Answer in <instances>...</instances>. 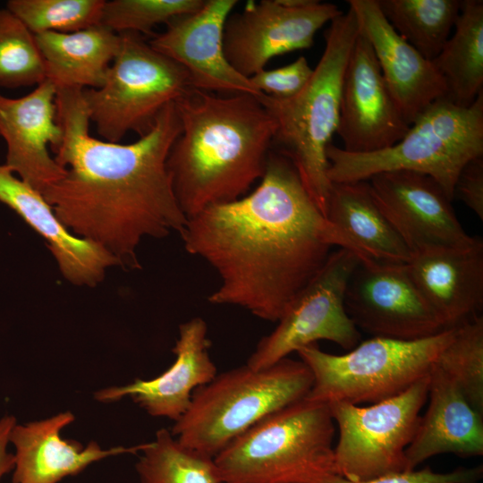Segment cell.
<instances>
[{"instance_id":"6da1fadb","label":"cell","mask_w":483,"mask_h":483,"mask_svg":"<svg viewBox=\"0 0 483 483\" xmlns=\"http://www.w3.org/2000/svg\"><path fill=\"white\" fill-rule=\"evenodd\" d=\"M181 237L220 277L211 303L239 306L271 322L320 271L333 246L350 250L279 151H270L251 193L187 218Z\"/></svg>"},{"instance_id":"7a4b0ae2","label":"cell","mask_w":483,"mask_h":483,"mask_svg":"<svg viewBox=\"0 0 483 483\" xmlns=\"http://www.w3.org/2000/svg\"><path fill=\"white\" fill-rule=\"evenodd\" d=\"M56 107L63 139L51 152L65 174L42 195L72 234L102 248L117 266L140 268L144 239L181 235L187 224L166 165L181 132L174 102L129 144L89 133L83 89H56Z\"/></svg>"},{"instance_id":"3957f363","label":"cell","mask_w":483,"mask_h":483,"mask_svg":"<svg viewBox=\"0 0 483 483\" xmlns=\"http://www.w3.org/2000/svg\"><path fill=\"white\" fill-rule=\"evenodd\" d=\"M174 105L181 132L166 165L187 218L242 196L264 175L275 124L257 96L188 89Z\"/></svg>"},{"instance_id":"277c9868","label":"cell","mask_w":483,"mask_h":483,"mask_svg":"<svg viewBox=\"0 0 483 483\" xmlns=\"http://www.w3.org/2000/svg\"><path fill=\"white\" fill-rule=\"evenodd\" d=\"M359 33L356 16L349 8L330 22L322 56L297 95L258 96L275 124L273 145L292 161L325 216L332 187L326 148L338 126L343 78Z\"/></svg>"},{"instance_id":"5b68a950","label":"cell","mask_w":483,"mask_h":483,"mask_svg":"<svg viewBox=\"0 0 483 483\" xmlns=\"http://www.w3.org/2000/svg\"><path fill=\"white\" fill-rule=\"evenodd\" d=\"M328 403L303 398L272 412L215 458L222 483H318L336 474Z\"/></svg>"},{"instance_id":"8992f818","label":"cell","mask_w":483,"mask_h":483,"mask_svg":"<svg viewBox=\"0 0 483 483\" xmlns=\"http://www.w3.org/2000/svg\"><path fill=\"white\" fill-rule=\"evenodd\" d=\"M483 157V92L468 107L447 98L433 103L394 145L371 153H349L330 143L327 177L332 183L368 181L390 171H411L433 178L453 201L462 167Z\"/></svg>"},{"instance_id":"52a82bcc","label":"cell","mask_w":483,"mask_h":483,"mask_svg":"<svg viewBox=\"0 0 483 483\" xmlns=\"http://www.w3.org/2000/svg\"><path fill=\"white\" fill-rule=\"evenodd\" d=\"M312 384L308 366L289 358L262 369L246 364L223 372L193 392L171 433L185 447L214 459L258 421L305 398Z\"/></svg>"},{"instance_id":"ba28073f","label":"cell","mask_w":483,"mask_h":483,"mask_svg":"<svg viewBox=\"0 0 483 483\" xmlns=\"http://www.w3.org/2000/svg\"><path fill=\"white\" fill-rule=\"evenodd\" d=\"M455 329L417 340L374 336L343 355L325 352L317 343L302 347L296 352L313 377L305 398L359 405L394 397L429 375Z\"/></svg>"},{"instance_id":"9c48e42d","label":"cell","mask_w":483,"mask_h":483,"mask_svg":"<svg viewBox=\"0 0 483 483\" xmlns=\"http://www.w3.org/2000/svg\"><path fill=\"white\" fill-rule=\"evenodd\" d=\"M119 51L104 84L83 89L90 122L102 140L120 142L143 136L168 104L191 88L186 70L155 50L140 34H120Z\"/></svg>"},{"instance_id":"30bf717a","label":"cell","mask_w":483,"mask_h":483,"mask_svg":"<svg viewBox=\"0 0 483 483\" xmlns=\"http://www.w3.org/2000/svg\"><path fill=\"white\" fill-rule=\"evenodd\" d=\"M428 377L369 406L328 403L339 430L334 447L337 475L351 481H365L406 470L405 451L428 400Z\"/></svg>"},{"instance_id":"8fae6325","label":"cell","mask_w":483,"mask_h":483,"mask_svg":"<svg viewBox=\"0 0 483 483\" xmlns=\"http://www.w3.org/2000/svg\"><path fill=\"white\" fill-rule=\"evenodd\" d=\"M352 251L339 248L292 300L275 329L263 337L247 361L254 369L268 368L318 340L353 349L360 335L344 307L350 278L360 264Z\"/></svg>"},{"instance_id":"7c38bea8","label":"cell","mask_w":483,"mask_h":483,"mask_svg":"<svg viewBox=\"0 0 483 483\" xmlns=\"http://www.w3.org/2000/svg\"><path fill=\"white\" fill-rule=\"evenodd\" d=\"M342 13L337 5L317 0L249 1L225 21V57L250 78L275 56L309 48L317 31Z\"/></svg>"},{"instance_id":"4fadbf2b","label":"cell","mask_w":483,"mask_h":483,"mask_svg":"<svg viewBox=\"0 0 483 483\" xmlns=\"http://www.w3.org/2000/svg\"><path fill=\"white\" fill-rule=\"evenodd\" d=\"M344 307L357 328L377 337L417 340L445 330L406 264L360 261L348 283Z\"/></svg>"},{"instance_id":"5bb4252c","label":"cell","mask_w":483,"mask_h":483,"mask_svg":"<svg viewBox=\"0 0 483 483\" xmlns=\"http://www.w3.org/2000/svg\"><path fill=\"white\" fill-rule=\"evenodd\" d=\"M376 204L411 255L471 242L452 207V200L430 176L390 171L368 180Z\"/></svg>"},{"instance_id":"9a60e30c","label":"cell","mask_w":483,"mask_h":483,"mask_svg":"<svg viewBox=\"0 0 483 483\" xmlns=\"http://www.w3.org/2000/svg\"><path fill=\"white\" fill-rule=\"evenodd\" d=\"M237 3L206 0L197 11L171 20L165 30L148 43L186 70L191 88L223 95L260 96L225 55V24Z\"/></svg>"},{"instance_id":"2e32d148","label":"cell","mask_w":483,"mask_h":483,"mask_svg":"<svg viewBox=\"0 0 483 483\" xmlns=\"http://www.w3.org/2000/svg\"><path fill=\"white\" fill-rule=\"evenodd\" d=\"M384 81L368 38L360 33L342 84L336 133L343 150L371 153L397 143L409 130Z\"/></svg>"},{"instance_id":"e0dca14e","label":"cell","mask_w":483,"mask_h":483,"mask_svg":"<svg viewBox=\"0 0 483 483\" xmlns=\"http://www.w3.org/2000/svg\"><path fill=\"white\" fill-rule=\"evenodd\" d=\"M0 137L7 148L5 165L36 191L43 193L63 178L65 169L50 153L63 139L55 85L46 80L21 97L0 95Z\"/></svg>"},{"instance_id":"ac0fdd59","label":"cell","mask_w":483,"mask_h":483,"mask_svg":"<svg viewBox=\"0 0 483 483\" xmlns=\"http://www.w3.org/2000/svg\"><path fill=\"white\" fill-rule=\"evenodd\" d=\"M361 33L374 51L387 89L410 126L446 97L444 78L432 61L404 40L383 15L377 0H348Z\"/></svg>"},{"instance_id":"d6986e66","label":"cell","mask_w":483,"mask_h":483,"mask_svg":"<svg viewBox=\"0 0 483 483\" xmlns=\"http://www.w3.org/2000/svg\"><path fill=\"white\" fill-rule=\"evenodd\" d=\"M408 272L445 329L479 315L483 305V242L428 249L411 255Z\"/></svg>"},{"instance_id":"ffe728a7","label":"cell","mask_w":483,"mask_h":483,"mask_svg":"<svg viewBox=\"0 0 483 483\" xmlns=\"http://www.w3.org/2000/svg\"><path fill=\"white\" fill-rule=\"evenodd\" d=\"M210 344L206 322L193 318L180 326L173 348L175 360L165 371L149 380L137 378L131 384L101 389L95 399L111 402L130 396L149 415L177 421L189 408L193 392L216 375Z\"/></svg>"},{"instance_id":"44dd1931","label":"cell","mask_w":483,"mask_h":483,"mask_svg":"<svg viewBox=\"0 0 483 483\" xmlns=\"http://www.w3.org/2000/svg\"><path fill=\"white\" fill-rule=\"evenodd\" d=\"M0 202L15 211L46 242L63 276L93 287L116 260L99 246L72 234L57 218L42 193L0 165Z\"/></svg>"},{"instance_id":"7402d4cb","label":"cell","mask_w":483,"mask_h":483,"mask_svg":"<svg viewBox=\"0 0 483 483\" xmlns=\"http://www.w3.org/2000/svg\"><path fill=\"white\" fill-rule=\"evenodd\" d=\"M73 420V414L65 411L42 420L15 424L9 438L14 447L13 483H58L95 462L134 453L143 447L142 444L102 449L97 442L83 446L78 441L62 438L61 430Z\"/></svg>"},{"instance_id":"603a6c76","label":"cell","mask_w":483,"mask_h":483,"mask_svg":"<svg viewBox=\"0 0 483 483\" xmlns=\"http://www.w3.org/2000/svg\"><path fill=\"white\" fill-rule=\"evenodd\" d=\"M428 406L406 448V470L441 453L469 458L483 454V416L436 365L429 373Z\"/></svg>"},{"instance_id":"cb8c5ba5","label":"cell","mask_w":483,"mask_h":483,"mask_svg":"<svg viewBox=\"0 0 483 483\" xmlns=\"http://www.w3.org/2000/svg\"><path fill=\"white\" fill-rule=\"evenodd\" d=\"M326 218L361 262L406 264L411 258L372 198L368 181L332 183Z\"/></svg>"},{"instance_id":"d4e9b609","label":"cell","mask_w":483,"mask_h":483,"mask_svg":"<svg viewBox=\"0 0 483 483\" xmlns=\"http://www.w3.org/2000/svg\"><path fill=\"white\" fill-rule=\"evenodd\" d=\"M35 38L47 80L56 89L100 88L121 45L120 34L102 24L70 33L43 32Z\"/></svg>"},{"instance_id":"484cf974","label":"cell","mask_w":483,"mask_h":483,"mask_svg":"<svg viewBox=\"0 0 483 483\" xmlns=\"http://www.w3.org/2000/svg\"><path fill=\"white\" fill-rule=\"evenodd\" d=\"M453 29L432 63L445 81V98L468 107L483 92V1L462 0Z\"/></svg>"},{"instance_id":"4316f807","label":"cell","mask_w":483,"mask_h":483,"mask_svg":"<svg viewBox=\"0 0 483 483\" xmlns=\"http://www.w3.org/2000/svg\"><path fill=\"white\" fill-rule=\"evenodd\" d=\"M394 30L423 57L432 61L451 36L461 0H377Z\"/></svg>"},{"instance_id":"83f0119b","label":"cell","mask_w":483,"mask_h":483,"mask_svg":"<svg viewBox=\"0 0 483 483\" xmlns=\"http://www.w3.org/2000/svg\"><path fill=\"white\" fill-rule=\"evenodd\" d=\"M140 451L135 465L140 483H222L213 458L185 447L166 428Z\"/></svg>"},{"instance_id":"f1b7e54d","label":"cell","mask_w":483,"mask_h":483,"mask_svg":"<svg viewBox=\"0 0 483 483\" xmlns=\"http://www.w3.org/2000/svg\"><path fill=\"white\" fill-rule=\"evenodd\" d=\"M435 365L458 386L472 408L483 416V318L460 325Z\"/></svg>"},{"instance_id":"f546056e","label":"cell","mask_w":483,"mask_h":483,"mask_svg":"<svg viewBox=\"0 0 483 483\" xmlns=\"http://www.w3.org/2000/svg\"><path fill=\"white\" fill-rule=\"evenodd\" d=\"M46 80L35 35L10 10L0 9V87L38 86Z\"/></svg>"},{"instance_id":"4dcf8cb0","label":"cell","mask_w":483,"mask_h":483,"mask_svg":"<svg viewBox=\"0 0 483 483\" xmlns=\"http://www.w3.org/2000/svg\"><path fill=\"white\" fill-rule=\"evenodd\" d=\"M105 0H10L6 8L34 34L70 33L100 24Z\"/></svg>"},{"instance_id":"1f68e13d","label":"cell","mask_w":483,"mask_h":483,"mask_svg":"<svg viewBox=\"0 0 483 483\" xmlns=\"http://www.w3.org/2000/svg\"><path fill=\"white\" fill-rule=\"evenodd\" d=\"M205 0L105 1L100 24L115 33H151L160 23L199 9Z\"/></svg>"},{"instance_id":"d6a6232c","label":"cell","mask_w":483,"mask_h":483,"mask_svg":"<svg viewBox=\"0 0 483 483\" xmlns=\"http://www.w3.org/2000/svg\"><path fill=\"white\" fill-rule=\"evenodd\" d=\"M313 68L304 56H299L290 64L273 70H262L250 77L254 88L260 93L277 98L297 95L309 82Z\"/></svg>"},{"instance_id":"836d02e7","label":"cell","mask_w":483,"mask_h":483,"mask_svg":"<svg viewBox=\"0 0 483 483\" xmlns=\"http://www.w3.org/2000/svg\"><path fill=\"white\" fill-rule=\"evenodd\" d=\"M483 475V466L458 468L439 473L427 467L383 475L365 481H351L337 474L326 476L318 483H476Z\"/></svg>"},{"instance_id":"e575fe53","label":"cell","mask_w":483,"mask_h":483,"mask_svg":"<svg viewBox=\"0 0 483 483\" xmlns=\"http://www.w3.org/2000/svg\"><path fill=\"white\" fill-rule=\"evenodd\" d=\"M454 198L483 220V157L470 160L462 167L453 188Z\"/></svg>"},{"instance_id":"d590c367","label":"cell","mask_w":483,"mask_h":483,"mask_svg":"<svg viewBox=\"0 0 483 483\" xmlns=\"http://www.w3.org/2000/svg\"><path fill=\"white\" fill-rule=\"evenodd\" d=\"M16 423L13 415H4L0 419V480L14 468V455L8 452V445L11 431Z\"/></svg>"}]
</instances>
